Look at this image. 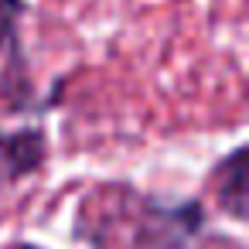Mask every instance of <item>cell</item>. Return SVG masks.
I'll return each mask as SVG.
<instances>
[{"mask_svg": "<svg viewBox=\"0 0 249 249\" xmlns=\"http://www.w3.org/2000/svg\"><path fill=\"white\" fill-rule=\"evenodd\" d=\"M212 191L215 201L222 205V212H229L235 222L246 218V195H249V181H246V150L235 147L232 154H225L215 171H212Z\"/></svg>", "mask_w": 249, "mask_h": 249, "instance_id": "3957f363", "label": "cell"}, {"mask_svg": "<svg viewBox=\"0 0 249 249\" xmlns=\"http://www.w3.org/2000/svg\"><path fill=\"white\" fill-rule=\"evenodd\" d=\"M4 249H41V246H31V242H14V246H4Z\"/></svg>", "mask_w": 249, "mask_h": 249, "instance_id": "277c9868", "label": "cell"}, {"mask_svg": "<svg viewBox=\"0 0 249 249\" xmlns=\"http://www.w3.org/2000/svg\"><path fill=\"white\" fill-rule=\"evenodd\" d=\"M24 14H28V0H0V75H4V92L11 99L28 96L24 52L18 35V21Z\"/></svg>", "mask_w": 249, "mask_h": 249, "instance_id": "6da1fadb", "label": "cell"}, {"mask_svg": "<svg viewBox=\"0 0 249 249\" xmlns=\"http://www.w3.org/2000/svg\"><path fill=\"white\" fill-rule=\"evenodd\" d=\"M48 140L38 126H24L18 133H0V178L18 181L35 174L45 164Z\"/></svg>", "mask_w": 249, "mask_h": 249, "instance_id": "7a4b0ae2", "label": "cell"}]
</instances>
